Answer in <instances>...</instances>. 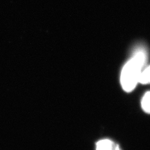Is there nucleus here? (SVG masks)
I'll return each instance as SVG.
<instances>
[{"label": "nucleus", "mask_w": 150, "mask_h": 150, "mask_svg": "<svg viewBox=\"0 0 150 150\" xmlns=\"http://www.w3.org/2000/svg\"><path fill=\"white\" fill-rule=\"evenodd\" d=\"M145 60L144 53L138 52L125 65L121 74V84L125 91H132L137 86Z\"/></svg>", "instance_id": "nucleus-1"}, {"label": "nucleus", "mask_w": 150, "mask_h": 150, "mask_svg": "<svg viewBox=\"0 0 150 150\" xmlns=\"http://www.w3.org/2000/svg\"><path fill=\"white\" fill-rule=\"evenodd\" d=\"M96 150H121L118 144L113 141L105 139L99 141L96 143Z\"/></svg>", "instance_id": "nucleus-2"}, {"label": "nucleus", "mask_w": 150, "mask_h": 150, "mask_svg": "<svg viewBox=\"0 0 150 150\" xmlns=\"http://www.w3.org/2000/svg\"><path fill=\"white\" fill-rule=\"evenodd\" d=\"M142 106L143 111L150 114V91L144 94L142 101Z\"/></svg>", "instance_id": "nucleus-3"}, {"label": "nucleus", "mask_w": 150, "mask_h": 150, "mask_svg": "<svg viewBox=\"0 0 150 150\" xmlns=\"http://www.w3.org/2000/svg\"><path fill=\"white\" fill-rule=\"evenodd\" d=\"M138 83L142 84L150 83V66L141 73Z\"/></svg>", "instance_id": "nucleus-4"}]
</instances>
